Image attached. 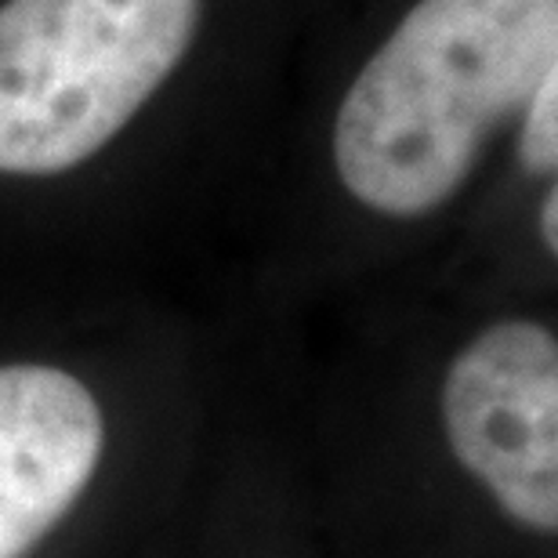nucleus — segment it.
Listing matches in <instances>:
<instances>
[{
    "label": "nucleus",
    "instance_id": "nucleus-1",
    "mask_svg": "<svg viewBox=\"0 0 558 558\" xmlns=\"http://www.w3.org/2000/svg\"><path fill=\"white\" fill-rule=\"evenodd\" d=\"M555 70L558 0H421L341 102L344 189L392 218L442 207Z\"/></svg>",
    "mask_w": 558,
    "mask_h": 558
},
{
    "label": "nucleus",
    "instance_id": "nucleus-2",
    "mask_svg": "<svg viewBox=\"0 0 558 558\" xmlns=\"http://www.w3.org/2000/svg\"><path fill=\"white\" fill-rule=\"evenodd\" d=\"M199 0L0 4V174H59L113 142L196 37Z\"/></svg>",
    "mask_w": 558,
    "mask_h": 558
},
{
    "label": "nucleus",
    "instance_id": "nucleus-3",
    "mask_svg": "<svg viewBox=\"0 0 558 558\" xmlns=\"http://www.w3.org/2000/svg\"><path fill=\"white\" fill-rule=\"evenodd\" d=\"M453 457L497 505L537 533L558 530V344L508 319L457 355L442 385Z\"/></svg>",
    "mask_w": 558,
    "mask_h": 558
},
{
    "label": "nucleus",
    "instance_id": "nucleus-4",
    "mask_svg": "<svg viewBox=\"0 0 558 558\" xmlns=\"http://www.w3.org/2000/svg\"><path fill=\"white\" fill-rule=\"evenodd\" d=\"M106 446L95 396L54 366H0V558H22L92 483Z\"/></svg>",
    "mask_w": 558,
    "mask_h": 558
},
{
    "label": "nucleus",
    "instance_id": "nucleus-5",
    "mask_svg": "<svg viewBox=\"0 0 558 558\" xmlns=\"http://www.w3.org/2000/svg\"><path fill=\"white\" fill-rule=\"evenodd\" d=\"M522 167L533 174H551L558 163V70L544 76V84L522 109Z\"/></svg>",
    "mask_w": 558,
    "mask_h": 558
},
{
    "label": "nucleus",
    "instance_id": "nucleus-6",
    "mask_svg": "<svg viewBox=\"0 0 558 558\" xmlns=\"http://www.w3.org/2000/svg\"><path fill=\"white\" fill-rule=\"evenodd\" d=\"M541 232H544V243H548V251H558V196L555 189L548 193L541 207Z\"/></svg>",
    "mask_w": 558,
    "mask_h": 558
}]
</instances>
